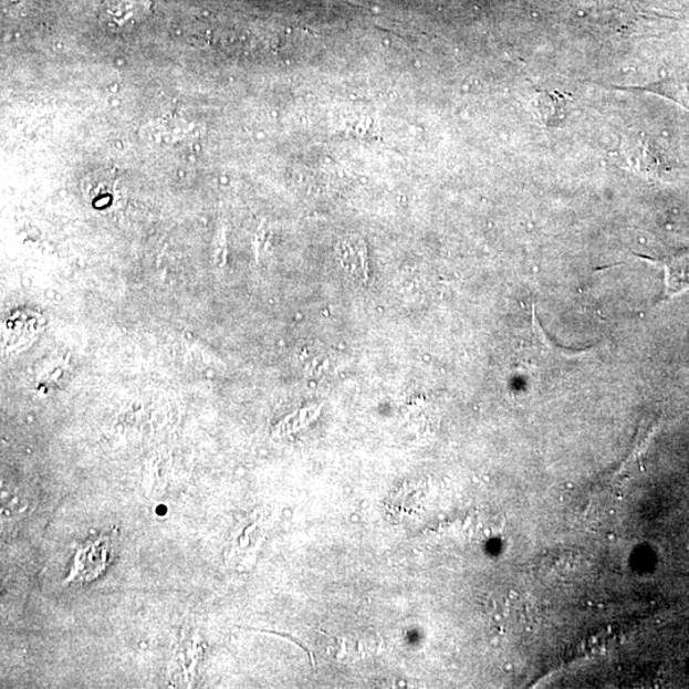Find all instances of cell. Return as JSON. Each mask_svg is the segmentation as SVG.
I'll return each instance as SVG.
<instances>
[{
    "instance_id": "1",
    "label": "cell",
    "mask_w": 689,
    "mask_h": 689,
    "mask_svg": "<svg viewBox=\"0 0 689 689\" xmlns=\"http://www.w3.org/2000/svg\"><path fill=\"white\" fill-rule=\"evenodd\" d=\"M660 264L666 272L668 295H677L689 290V253L669 257Z\"/></svg>"
},
{
    "instance_id": "2",
    "label": "cell",
    "mask_w": 689,
    "mask_h": 689,
    "mask_svg": "<svg viewBox=\"0 0 689 689\" xmlns=\"http://www.w3.org/2000/svg\"><path fill=\"white\" fill-rule=\"evenodd\" d=\"M536 109L547 127H558L566 119V98L555 93H541L536 97Z\"/></svg>"
}]
</instances>
